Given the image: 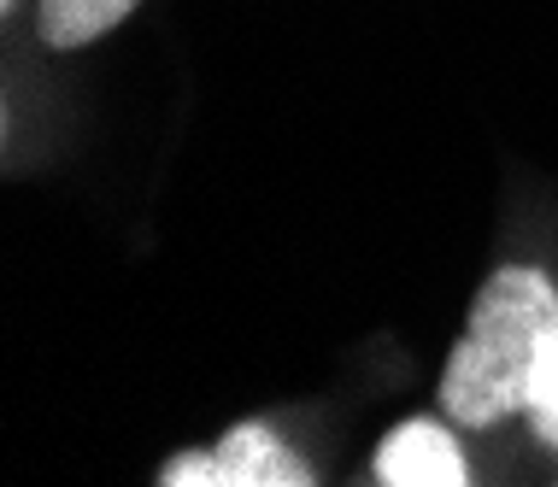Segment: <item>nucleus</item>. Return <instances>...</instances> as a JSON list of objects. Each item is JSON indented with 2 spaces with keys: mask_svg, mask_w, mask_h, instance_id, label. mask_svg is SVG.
<instances>
[{
  "mask_svg": "<svg viewBox=\"0 0 558 487\" xmlns=\"http://www.w3.org/2000/svg\"><path fill=\"white\" fill-rule=\"evenodd\" d=\"M558 341V270L547 258L511 253L476 282L459 334L435 370V405L464 423L476 440H494L523 423L530 382Z\"/></svg>",
  "mask_w": 558,
  "mask_h": 487,
  "instance_id": "f257e3e1",
  "label": "nucleus"
},
{
  "mask_svg": "<svg viewBox=\"0 0 558 487\" xmlns=\"http://www.w3.org/2000/svg\"><path fill=\"white\" fill-rule=\"evenodd\" d=\"M471 429L452 423L441 405L435 411H405L376 435L365 482L371 487H471L482 482V464L471 452Z\"/></svg>",
  "mask_w": 558,
  "mask_h": 487,
  "instance_id": "f03ea898",
  "label": "nucleus"
},
{
  "mask_svg": "<svg viewBox=\"0 0 558 487\" xmlns=\"http://www.w3.org/2000/svg\"><path fill=\"white\" fill-rule=\"evenodd\" d=\"M553 482H558V476H553Z\"/></svg>",
  "mask_w": 558,
  "mask_h": 487,
  "instance_id": "6e6552de",
  "label": "nucleus"
},
{
  "mask_svg": "<svg viewBox=\"0 0 558 487\" xmlns=\"http://www.w3.org/2000/svg\"><path fill=\"white\" fill-rule=\"evenodd\" d=\"M223 487H318L324 470L277 417H235L218 429Z\"/></svg>",
  "mask_w": 558,
  "mask_h": 487,
  "instance_id": "7ed1b4c3",
  "label": "nucleus"
},
{
  "mask_svg": "<svg viewBox=\"0 0 558 487\" xmlns=\"http://www.w3.org/2000/svg\"><path fill=\"white\" fill-rule=\"evenodd\" d=\"M142 7L147 0H29V41L41 53H88Z\"/></svg>",
  "mask_w": 558,
  "mask_h": 487,
  "instance_id": "20e7f679",
  "label": "nucleus"
},
{
  "mask_svg": "<svg viewBox=\"0 0 558 487\" xmlns=\"http://www.w3.org/2000/svg\"><path fill=\"white\" fill-rule=\"evenodd\" d=\"M24 7H29V0H0V19H7V24H12V19H19V12H24Z\"/></svg>",
  "mask_w": 558,
  "mask_h": 487,
  "instance_id": "0eeeda50",
  "label": "nucleus"
},
{
  "mask_svg": "<svg viewBox=\"0 0 558 487\" xmlns=\"http://www.w3.org/2000/svg\"><path fill=\"white\" fill-rule=\"evenodd\" d=\"M154 482L159 487H223V459L213 440L206 447H177L154 464Z\"/></svg>",
  "mask_w": 558,
  "mask_h": 487,
  "instance_id": "423d86ee",
  "label": "nucleus"
},
{
  "mask_svg": "<svg viewBox=\"0 0 558 487\" xmlns=\"http://www.w3.org/2000/svg\"><path fill=\"white\" fill-rule=\"evenodd\" d=\"M523 440H530L535 459L558 464V341L547 346V358H541L535 382H530V400H523Z\"/></svg>",
  "mask_w": 558,
  "mask_h": 487,
  "instance_id": "39448f33",
  "label": "nucleus"
}]
</instances>
